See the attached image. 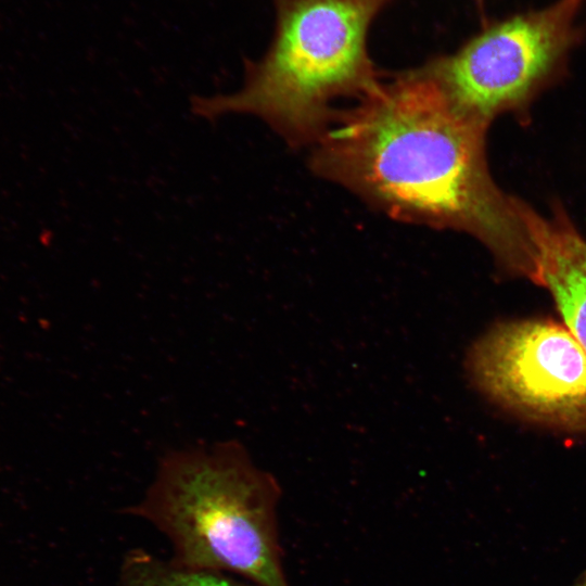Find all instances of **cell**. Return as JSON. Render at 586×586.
Wrapping results in <instances>:
<instances>
[{
    "label": "cell",
    "instance_id": "cell-6",
    "mask_svg": "<svg viewBox=\"0 0 586 586\" xmlns=\"http://www.w3.org/2000/svg\"><path fill=\"white\" fill-rule=\"evenodd\" d=\"M538 284L550 293L563 323L586 351V238L566 215H526Z\"/></svg>",
    "mask_w": 586,
    "mask_h": 586
},
{
    "label": "cell",
    "instance_id": "cell-8",
    "mask_svg": "<svg viewBox=\"0 0 586 586\" xmlns=\"http://www.w3.org/2000/svg\"><path fill=\"white\" fill-rule=\"evenodd\" d=\"M570 586H586V570Z\"/></svg>",
    "mask_w": 586,
    "mask_h": 586
},
{
    "label": "cell",
    "instance_id": "cell-3",
    "mask_svg": "<svg viewBox=\"0 0 586 586\" xmlns=\"http://www.w3.org/2000/svg\"><path fill=\"white\" fill-rule=\"evenodd\" d=\"M393 0H273L271 43L258 61H245L234 93L195 98L205 118L255 115L294 148L316 144L340 111V98L360 99L380 79L367 41L375 17Z\"/></svg>",
    "mask_w": 586,
    "mask_h": 586
},
{
    "label": "cell",
    "instance_id": "cell-1",
    "mask_svg": "<svg viewBox=\"0 0 586 586\" xmlns=\"http://www.w3.org/2000/svg\"><path fill=\"white\" fill-rule=\"evenodd\" d=\"M486 129L418 67L340 111L309 165L394 219L469 233L502 272L534 282L527 205L493 180Z\"/></svg>",
    "mask_w": 586,
    "mask_h": 586
},
{
    "label": "cell",
    "instance_id": "cell-7",
    "mask_svg": "<svg viewBox=\"0 0 586 586\" xmlns=\"http://www.w3.org/2000/svg\"><path fill=\"white\" fill-rule=\"evenodd\" d=\"M114 586H258L230 574L190 569L142 549L125 555Z\"/></svg>",
    "mask_w": 586,
    "mask_h": 586
},
{
    "label": "cell",
    "instance_id": "cell-5",
    "mask_svg": "<svg viewBox=\"0 0 586 586\" xmlns=\"http://www.w3.org/2000/svg\"><path fill=\"white\" fill-rule=\"evenodd\" d=\"M466 368L498 406L561 430H586V351L563 322H498L472 344Z\"/></svg>",
    "mask_w": 586,
    "mask_h": 586
},
{
    "label": "cell",
    "instance_id": "cell-4",
    "mask_svg": "<svg viewBox=\"0 0 586 586\" xmlns=\"http://www.w3.org/2000/svg\"><path fill=\"white\" fill-rule=\"evenodd\" d=\"M583 1L558 0L495 22L420 68L460 113L488 127L497 115L524 109L560 73L577 40Z\"/></svg>",
    "mask_w": 586,
    "mask_h": 586
},
{
    "label": "cell",
    "instance_id": "cell-2",
    "mask_svg": "<svg viewBox=\"0 0 586 586\" xmlns=\"http://www.w3.org/2000/svg\"><path fill=\"white\" fill-rule=\"evenodd\" d=\"M281 488L237 440L169 450L143 497L126 512L170 543L179 565L289 586L277 507Z\"/></svg>",
    "mask_w": 586,
    "mask_h": 586
}]
</instances>
